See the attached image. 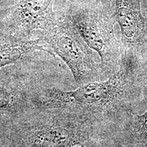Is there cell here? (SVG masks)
<instances>
[{
    "instance_id": "3957f363",
    "label": "cell",
    "mask_w": 147,
    "mask_h": 147,
    "mask_svg": "<svg viewBox=\"0 0 147 147\" xmlns=\"http://www.w3.org/2000/svg\"><path fill=\"white\" fill-rule=\"evenodd\" d=\"M70 20L88 47L98 53L102 71L118 70L124 52L115 37L113 18L96 9L82 8Z\"/></svg>"
},
{
    "instance_id": "277c9868",
    "label": "cell",
    "mask_w": 147,
    "mask_h": 147,
    "mask_svg": "<svg viewBox=\"0 0 147 147\" xmlns=\"http://www.w3.org/2000/svg\"><path fill=\"white\" fill-rule=\"evenodd\" d=\"M87 121L61 111L51 121L33 127L25 147H70L80 144Z\"/></svg>"
},
{
    "instance_id": "8992f818",
    "label": "cell",
    "mask_w": 147,
    "mask_h": 147,
    "mask_svg": "<svg viewBox=\"0 0 147 147\" xmlns=\"http://www.w3.org/2000/svg\"><path fill=\"white\" fill-rule=\"evenodd\" d=\"M112 18L120 26L124 51L135 54L144 45L146 34L140 0H115Z\"/></svg>"
},
{
    "instance_id": "30bf717a",
    "label": "cell",
    "mask_w": 147,
    "mask_h": 147,
    "mask_svg": "<svg viewBox=\"0 0 147 147\" xmlns=\"http://www.w3.org/2000/svg\"><path fill=\"white\" fill-rule=\"evenodd\" d=\"M70 147H84L83 145H81V144H77V145H74V146H70Z\"/></svg>"
},
{
    "instance_id": "5b68a950",
    "label": "cell",
    "mask_w": 147,
    "mask_h": 147,
    "mask_svg": "<svg viewBox=\"0 0 147 147\" xmlns=\"http://www.w3.org/2000/svg\"><path fill=\"white\" fill-rule=\"evenodd\" d=\"M53 2L54 0H21L10 13L7 31L18 38L30 39L33 32H42L57 19Z\"/></svg>"
},
{
    "instance_id": "52a82bcc",
    "label": "cell",
    "mask_w": 147,
    "mask_h": 147,
    "mask_svg": "<svg viewBox=\"0 0 147 147\" xmlns=\"http://www.w3.org/2000/svg\"><path fill=\"white\" fill-rule=\"evenodd\" d=\"M40 39H23L8 31H0V69L15 63L34 50H42Z\"/></svg>"
},
{
    "instance_id": "9c48e42d",
    "label": "cell",
    "mask_w": 147,
    "mask_h": 147,
    "mask_svg": "<svg viewBox=\"0 0 147 147\" xmlns=\"http://www.w3.org/2000/svg\"><path fill=\"white\" fill-rule=\"evenodd\" d=\"M17 102L16 94L4 82L0 80V113L14 110Z\"/></svg>"
},
{
    "instance_id": "ba28073f",
    "label": "cell",
    "mask_w": 147,
    "mask_h": 147,
    "mask_svg": "<svg viewBox=\"0 0 147 147\" xmlns=\"http://www.w3.org/2000/svg\"><path fill=\"white\" fill-rule=\"evenodd\" d=\"M130 128L134 146L147 147V110L142 115L134 116Z\"/></svg>"
},
{
    "instance_id": "7a4b0ae2",
    "label": "cell",
    "mask_w": 147,
    "mask_h": 147,
    "mask_svg": "<svg viewBox=\"0 0 147 147\" xmlns=\"http://www.w3.org/2000/svg\"><path fill=\"white\" fill-rule=\"evenodd\" d=\"M43 51L57 55L68 66L75 81L79 85L99 81L101 65L79 34L70 18L56 19L42 31L39 38Z\"/></svg>"
},
{
    "instance_id": "6da1fadb",
    "label": "cell",
    "mask_w": 147,
    "mask_h": 147,
    "mask_svg": "<svg viewBox=\"0 0 147 147\" xmlns=\"http://www.w3.org/2000/svg\"><path fill=\"white\" fill-rule=\"evenodd\" d=\"M132 56L131 53L124 52L120 67L105 81L89 82L70 91L47 89L40 100V104L45 108L60 110L87 120L89 116L115 110L131 94Z\"/></svg>"
}]
</instances>
